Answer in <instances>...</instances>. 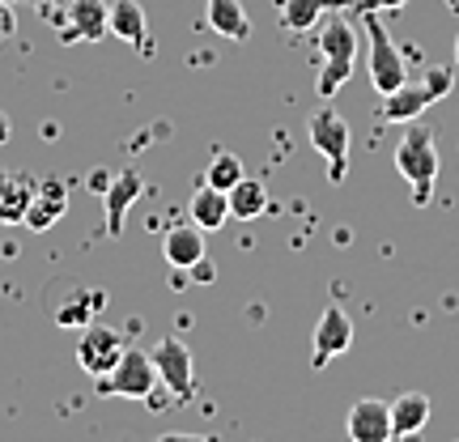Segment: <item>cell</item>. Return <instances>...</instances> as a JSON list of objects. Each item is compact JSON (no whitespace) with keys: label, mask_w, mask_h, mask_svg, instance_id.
I'll return each instance as SVG.
<instances>
[{"label":"cell","mask_w":459,"mask_h":442,"mask_svg":"<svg viewBox=\"0 0 459 442\" xmlns=\"http://www.w3.org/2000/svg\"><path fill=\"white\" fill-rule=\"evenodd\" d=\"M395 170L412 183V200L429 204V192L438 183V136L426 124H409L400 132V145H395Z\"/></svg>","instance_id":"obj_1"},{"label":"cell","mask_w":459,"mask_h":442,"mask_svg":"<svg viewBox=\"0 0 459 442\" xmlns=\"http://www.w3.org/2000/svg\"><path fill=\"white\" fill-rule=\"evenodd\" d=\"M319 43V56H324V68H319V82H315V94L324 102H332L341 94V85L353 77V60H358V34L349 22L332 17L324 30L315 34Z\"/></svg>","instance_id":"obj_2"},{"label":"cell","mask_w":459,"mask_h":442,"mask_svg":"<svg viewBox=\"0 0 459 442\" xmlns=\"http://www.w3.org/2000/svg\"><path fill=\"white\" fill-rule=\"evenodd\" d=\"M361 22H366V34H370V85L387 99L400 85L409 82V68H404V51L392 43V34L383 30L378 22V9H361Z\"/></svg>","instance_id":"obj_3"},{"label":"cell","mask_w":459,"mask_h":442,"mask_svg":"<svg viewBox=\"0 0 459 442\" xmlns=\"http://www.w3.org/2000/svg\"><path fill=\"white\" fill-rule=\"evenodd\" d=\"M158 366H153V358H149L145 349H136V344H128L124 349V358L115 361L111 375L99 378V392L102 395H124V400H149V395L158 392Z\"/></svg>","instance_id":"obj_4"},{"label":"cell","mask_w":459,"mask_h":442,"mask_svg":"<svg viewBox=\"0 0 459 442\" xmlns=\"http://www.w3.org/2000/svg\"><path fill=\"white\" fill-rule=\"evenodd\" d=\"M307 132H311V145L319 149L324 158H328V179L332 183H344V179H349V145H353V136H349L344 115L336 111L332 102H324V107L311 115Z\"/></svg>","instance_id":"obj_5"},{"label":"cell","mask_w":459,"mask_h":442,"mask_svg":"<svg viewBox=\"0 0 459 442\" xmlns=\"http://www.w3.org/2000/svg\"><path fill=\"white\" fill-rule=\"evenodd\" d=\"M153 366H158V378H162V392H170L179 404H187L196 395V370H192V349L179 341V336H162L153 344Z\"/></svg>","instance_id":"obj_6"},{"label":"cell","mask_w":459,"mask_h":442,"mask_svg":"<svg viewBox=\"0 0 459 442\" xmlns=\"http://www.w3.org/2000/svg\"><path fill=\"white\" fill-rule=\"evenodd\" d=\"M124 332L115 328H102V324H85L82 328V341H77V361H82V370L90 378H102L115 370V361L124 358Z\"/></svg>","instance_id":"obj_7"},{"label":"cell","mask_w":459,"mask_h":442,"mask_svg":"<svg viewBox=\"0 0 459 442\" xmlns=\"http://www.w3.org/2000/svg\"><path fill=\"white\" fill-rule=\"evenodd\" d=\"M349 344H353V319L344 307H324L319 315V324H315V336H311V366L315 370H324L332 358H341L349 353Z\"/></svg>","instance_id":"obj_8"},{"label":"cell","mask_w":459,"mask_h":442,"mask_svg":"<svg viewBox=\"0 0 459 442\" xmlns=\"http://www.w3.org/2000/svg\"><path fill=\"white\" fill-rule=\"evenodd\" d=\"M65 39H82V43H99L111 34V0H68L65 4Z\"/></svg>","instance_id":"obj_9"},{"label":"cell","mask_w":459,"mask_h":442,"mask_svg":"<svg viewBox=\"0 0 459 442\" xmlns=\"http://www.w3.org/2000/svg\"><path fill=\"white\" fill-rule=\"evenodd\" d=\"M344 434L353 442H387L392 438V404L387 400H358L344 417Z\"/></svg>","instance_id":"obj_10"},{"label":"cell","mask_w":459,"mask_h":442,"mask_svg":"<svg viewBox=\"0 0 459 442\" xmlns=\"http://www.w3.org/2000/svg\"><path fill=\"white\" fill-rule=\"evenodd\" d=\"M141 192H145V179H141L136 170H119V175L107 183L102 200H107V234H111V238L124 234V217H128V209L136 204Z\"/></svg>","instance_id":"obj_11"},{"label":"cell","mask_w":459,"mask_h":442,"mask_svg":"<svg viewBox=\"0 0 459 442\" xmlns=\"http://www.w3.org/2000/svg\"><path fill=\"white\" fill-rule=\"evenodd\" d=\"M434 102H438V99H434V90H429L426 82H417V85L404 82L395 94H387V99H383L378 119H383V124H412V119H417L421 111H429Z\"/></svg>","instance_id":"obj_12"},{"label":"cell","mask_w":459,"mask_h":442,"mask_svg":"<svg viewBox=\"0 0 459 442\" xmlns=\"http://www.w3.org/2000/svg\"><path fill=\"white\" fill-rule=\"evenodd\" d=\"M166 264L170 268H183V273H192L200 260H204V230L192 221V226H170L166 230Z\"/></svg>","instance_id":"obj_13"},{"label":"cell","mask_w":459,"mask_h":442,"mask_svg":"<svg viewBox=\"0 0 459 442\" xmlns=\"http://www.w3.org/2000/svg\"><path fill=\"white\" fill-rule=\"evenodd\" d=\"M68 213V192H65V183H34V200H30V209H26V226L30 230H51L60 217Z\"/></svg>","instance_id":"obj_14"},{"label":"cell","mask_w":459,"mask_h":442,"mask_svg":"<svg viewBox=\"0 0 459 442\" xmlns=\"http://www.w3.org/2000/svg\"><path fill=\"white\" fill-rule=\"evenodd\" d=\"M434 412V400L426 392H404L400 400H392V438H412L421 434Z\"/></svg>","instance_id":"obj_15"},{"label":"cell","mask_w":459,"mask_h":442,"mask_svg":"<svg viewBox=\"0 0 459 442\" xmlns=\"http://www.w3.org/2000/svg\"><path fill=\"white\" fill-rule=\"evenodd\" d=\"M187 213H192V221H196L204 234H209V230H221L230 221V192L213 187V183H204V187H196V192H192V200H187Z\"/></svg>","instance_id":"obj_16"},{"label":"cell","mask_w":459,"mask_h":442,"mask_svg":"<svg viewBox=\"0 0 459 442\" xmlns=\"http://www.w3.org/2000/svg\"><path fill=\"white\" fill-rule=\"evenodd\" d=\"M34 200V183L26 175H9L0 170V226H17L26 221V209Z\"/></svg>","instance_id":"obj_17"},{"label":"cell","mask_w":459,"mask_h":442,"mask_svg":"<svg viewBox=\"0 0 459 442\" xmlns=\"http://www.w3.org/2000/svg\"><path fill=\"white\" fill-rule=\"evenodd\" d=\"M145 9L141 0H111V39L128 43V48H145Z\"/></svg>","instance_id":"obj_18"},{"label":"cell","mask_w":459,"mask_h":442,"mask_svg":"<svg viewBox=\"0 0 459 442\" xmlns=\"http://www.w3.org/2000/svg\"><path fill=\"white\" fill-rule=\"evenodd\" d=\"M209 26L230 43H247L251 39V17H247L243 0H209Z\"/></svg>","instance_id":"obj_19"},{"label":"cell","mask_w":459,"mask_h":442,"mask_svg":"<svg viewBox=\"0 0 459 442\" xmlns=\"http://www.w3.org/2000/svg\"><path fill=\"white\" fill-rule=\"evenodd\" d=\"M344 4H358V0H281V26L294 34H307L324 9H344Z\"/></svg>","instance_id":"obj_20"},{"label":"cell","mask_w":459,"mask_h":442,"mask_svg":"<svg viewBox=\"0 0 459 442\" xmlns=\"http://www.w3.org/2000/svg\"><path fill=\"white\" fill-rule=\"evenodd\" d=\"M268 213V187L260 179H238L230 187V217H238V221H255V217Z\"/></svg>","instance_id":"obj_21"},{"label":"cell","mask_w":459,"mask_h":442,"mask_svg":"<svg viewBox=\"0 0 459 442\" xmlns=\"http://www.w3.org/2000/svg\"><path fill=\"white\" fill-rule=\"evenodd\" d=\"M99 302H102V294H77V298H68L65 307H56V324H60V328H85V324H94Z\"/></svg>","instance_id":"obj_22"},{"label":"cell","mask_w":459,"mask_h":442,"mask_svg":"<svg viewBox=\"0 0 459 442\" xmlns=\"http://www.w3.org/2000/svg\"><path fill=\"white\" fill-rule=\"evenodd\" d=\"M238 179H243V162L234 153H217L213 162H209V170H204V183H213L221 192H230Z\"/></svg>","instance_id":"obj_23"},{"label":"cell","mask_w":459,"mask_h":442,"mask_svg":"<svg viewBox=\"0 0 459 442\" xmlns=\"http://www.w3.org/2000/svg\"><path fill=\"white\" fill-rule=\"evenodd\" d=\"M13 26H17V17H13V4L9 0H0V43L13 34Z\"/></svg>","instance_id":"obj_24"},{"label":"cell","mask_w":459,"mask_h":442,"mask_svg":"<svg viewBox=\"0 0 459 442\" xmlns=\"http://www.w3.org/2000/svg\"><path fill=\"white\" fill-rule=\"evenodd\" d=\"M409 0H358V9H378V13H395V9H404Z\"/></svg>","instance_id":"obj_25"},{"label":"cell","mask_w":459,"mask_h":442,"mask_svg":"<svg viewBox=\"0 0 459 442\" xmlns=\"http://www.w3.org/2000/svg\"><path fill=\"white\" fill-rule=\"evenodd\" d=\"M4 141H9V119L0 115V145H4Z\"/></svg>","instance_id":"obj_26"},{"label":"cell","mask_w":459,"mask_h":442,"mask_svg":"<svg viewBox=\"0 0 459 442\" xmlns=\"http://www.w3.org/2000/svg\"><path fill=\"white\" fill-rule=\"evenodd\" d=\"M446 9H451V13H459V0H446Z\"/></svg>","instance_id":"obj_27"},{"label":"cell","mask_w":459,"mask_h":442,"mask_svg":"<svg viewBox=\"0 0 459 442\" xmlns=\"http://www.w3.org/2000/svg\"><path fill=\"white\" fill-rule=\"evenodd\" d=\"M455 68H459V34H455Z\"/></svg>","instance_id":"obj_28"},{"label":"cell","mask_w":459,"mask_h":442,"mask_svg":"<svg viewBox=\"0 0 459 442\" xmlns=\"http://www.w3.org/2000/svg\"><path fill=\"white\" fill-rule=\"evenodd\" d=\"M9 4H13V0H9Z\"/></svg>","instance_id":"obj_29"}]
</instances>
